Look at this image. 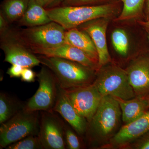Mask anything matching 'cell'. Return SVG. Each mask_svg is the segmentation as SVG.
Returning <instances> with one entry per match:
<instances>
[{
    "label": "cell",
    "instance_id": "obj_16",
    "mask_svg": "<svg viewBox=\"0 0 149 149\" xmlns=\"http://www.w3.org/2000/svg\"><path fill=\"white\" fill-rule=\"evenodd\" d=\"M65 42L66 44L83 51L98 63V55L95 44L90 35L84 30L78 27L66 30Z\"/></svg>",
    "mask_w": 149,
    "mask_h": 149
},
{
    "label": "cell",
    "instance_id": "obj_28",
    "mask_svg": "<svg viewBox=\"0 0 149 149\" xmlns=\"http://www.w3.org/2000/svg\"><path fill=\"white\" fill-rule=\"evenodd\" d=\"M24 68L18 65H12L11 66L8 68L7 73L10 77H21Z\"/></svg>",
    "mask_w": 149,
    "mask_h": 149
},
{
    "label": "cell",
    "instance_id": "obj_13",
    "mask_svg": "<svg viewBox=\"0 0 149 149\" xmlns=\"http://www.w3.org/2000/svg\"><path fill=\"white\" fill-rule=\"evenodd\" d=\"M35 54L56 57L79 63L96 71L98 70V63L83 51L69 44H63L56 47L46 49H29Z\"/></svg>",
    "mask_w": 149,
    "mask_h": 149
},
{
    "label": "cell",
    "instance_id": "obj_14",
    "mask_svg": "<svg viewBox=\"0 0 149 149\" xmlns=\"http://www.w3.org/2000/svg\"><path fill=\"white\" fill-rule=\"evenodd\" d=\"M149 133V111L133 122L125 124L110 140L113 146L128 145Z\"/></svg>",
    "mask_w": 149,
    "mask_h": 149
},
{
    "label": "cell",
    "instance_id": "obj_30",
    "mask_svg": "<svg viewBox=\"0 0 149 149\" xmlns=\"http://www.w3.org/2000/svg\"><path fill=\"white\" fill-rule=\"evenodd\" d=\"M146 21H149V0H146L144 8Z\"/></svg>",
    "mask_w": 149,
    "mask_h": 149
},
{
    "label": "cell",
    "instance_id": "obj_32",
    "mask_svg": "<svg viewBox=\"0 0 149 149\" xmlns=\"http://www.w3.org/2000/svg\"><path fill=\"white\" fill-rule=\"evenodd\" d=\"M138 23L143 28V29H149V21L140 20L138 21Z\"/></svg>",
    "mask_w": 149,
    "mask_h": 149
},
{
    "label": "cell",
    "instance_id": "obj_12",
    "mask_svg": "<svg viewBox=\"0 0 149 149\" xmlns=\"http://www.w3.org/2000/svg\"><path fill=\"white\" fill-rule=\"evenodd\" d=\"M136 96L149 95V54L145 53L132 60L125 69Z\"/></svg>",
    "mask_w": 149,
    "mask_h": 149
},
{
    "label": "cell",
    "instance_id": "obj_23",
    "mask_svg": "<svg viewBox=\"0 0 149 149\" xmlns=\"http://www.w3.org/2000/svg\"><path fill=\"white\" fill-rule=\"evenodd\" d=\"M8 149H43L38 135L27 136L17 142L10 144L6 148Z\"/></svg>",
    "mask_w": 149,
    "mask_h": 149
},
{
    "label": "cell",
    "instance_id": "obj_31",
    "mask_svg": "<svg viewBox=\"0 0 149 149\" xmlns=\"http://www.w3.org/2000/svg\"><path fill=\"white\" fill-rule=\"evenodd\" d=\"M137 148L140 149H149V139L140 144Z\"/></svg>",
    "mask_w": 149,
    "mask_h": 149
},
{
    "label": "cell",
    "instance_id": "obj_6",
    "mask_svg": "<svg viewBox=\"0 0 149 149\" xmlns=\"http://www.w3.org/2000/svg\"><path fill=\"white\" fill-rule=\"evenodd\" d=\"M66 31L60 24L52 21L13 32L15 37L29 49H46L65 44Z\"/></svg>",
    "mask_w": 149,
    "mask_h": 149
},
{
    "label": "cell",
    "instance_id": "obj_24",
    "mask_svg": "<svg viewBox=\"0 0 149 149\" xmlns=\"http://www.w3.org/2000/svg\"><path fill=\"white\" fill-rule=\"evenodd\" d=\"M117 0H63L62 6H92L108 3Z\"/></svg>",
    "mask_w": 149,
    "mask_h": 149
},
{
    "label": "cell",
    "instance_id": "obj_22",
    "mask_svg": "<svg viewBox=\"0 0 149 149\" xmlns=\"http://www.w3.org/2000/svg\"><path fill=\"white\" fill-rule=\"evenodd\" d=\"M111 40L115 50L120 55L125 56L128 53L130 41L127 32L121 28H117L112 32Z\"/></svg>",
    "mask_w": 149,
    "mask_h": 149
},
{
    "label": "cell",
    "instance_id": "obj_2",
    "mask_svg": "<svg viewBox=\"0 0 149 149\" xmlns=\"http://www.w3.org/2000/svg\"><path fill=\"white\" fill-rule=\"evenodd\" d=\"M37 57L41 64L53 72L60 87L65 91L90 85L95 79L97 71L77 62L40 55Z\"/></svg>",
    "mask_w": 149,
    "mask_h": 149
},
{
    "label": "cell",
    "instance_id": "obj_17",
    "mask_svg": "<svg viewBox=\"0 0 149 149\" xmlns=\"http://www.w3.org/2000/svg\"><path fill=\"white\" fill-rule=\"evenodd\" d=\"M116 98V97H115ZM121 111V118L125 124L133 122L139 118L148 108L146 97H138L128 100L116 98Z\"/></svg>",
    "mask_w": 149,
    "mask_h": 149
},
{
    "label": "cell",
    "instance_id": "obj_4",
    "mask_svg": "<svg viewBox=\"0 0 149 149\" xmlns=\"http://www.w3.org/2000/svg\"><path fill=\"white\" fill-rule=\"evenodd\" d=\"M109 64L98 70L93 82L102 97L111 96L123 100L136 97L125 69Z\"/></svg>",
    "mask_w": 149,
    "mask_h": 149
},
{
    "label": "cell",
    "instance_id": "obj_29",
    "mask_svg": "<svg viewBox=\"0 0 149 149\" xmlns=\"http://www.w3.org/2000/svg\"><path fill=\"white\" fill-rule=\"evenodd\" d=\"M8 21L5 16L1 11L0 14V32L1 35L4 34L8 31Z\"/></svg>",
    "mask_w": 149,
    "mask_h": 149
},
{
    "label": "cell",
    "instance_id": "obj_7",
    "mask_svg": "<svg viewBox=\"0 0 149 149\" xmlns=\"http://www.w3.org/2000/svg\"><path fill=\"white\" fill-rule=\"evenodd\" d=\"M37 77L39 88L24 104V108L30 111L52 110L58 95L57 80L53 72L45 65L37 74Z\"/></svg>",
    "mask_w": 149,
    "mask_h": 149
},
{
    "label": "cell",
    "instance_id": "obj_34",
    "mask_svg": "<svg viewBox=\"0 0 149 149\" xmlns=\"http://www.w3.org/2000/svg\"><path fill=\"white\" fill-rule=\"evenodd\" d=\"M147 101H148V107H149V95L148 96V97H147Z\"/></svg>",
    "mask_w": 149,
    "mask_h": 149
},
{
    "label": "cell",
    "instance_id": "obj_27",
    "mask_svg": "<svg viewBox=\"0 0 149 149\" xmlns=\"http://www.w3.org/2000/svg\"><path fill=\"white\" fill-rule=\"evenodd\" d=\"M46 9L54 8L61 6L63 0H35Z\"/></svg>",
    "mask_w": 149,
    "mask_h": 149
},
{
    "label": "cell",
    "instance_id": "obj_26",
    "mask_svg": "<svg viewBox=\"0 0 149 149\" xmlns=\"http://www.w3.org/2000/svg\"><path fill=\"white\" fill-rule=\"evenodd\" d=\"M36 77H37V74L31 69V68H24L21 76V80L22 81L27 83H32L35 82Z\"/></svg>",
    "mask_w": 149,
    "mask_h": 149
},
{
    "label": "cell",
    "instance_id": "obj_5",
    "mask_svg": "<svg viewBox=\"0 0 149 149\" xmlns=\"http://www.w3.org/2000/svg\"><path fill=\"white\" fill-rule=\"evenodd\" d=\"M40 111L23 109L1 124L0 148H6L27 136L38 135L40 131Z\"/></svg>",
    "mask_w": 149,
    "mask_h": 149
},
{
    "label": "cell",
    "instance_id": "obj_15",
    "mask_svg": "<svg viewBox=\"0 0 149 149\" xmlns=\"http://www.w3.org/2000/svg\"><path fill=\"white\" fill-rule=\"evenodd\" d=\"M52 110L58 113L78 134L86 132L88 123L78 114L70 100L66 92L59 85L58 95Z\"/></svg>",
    "mask_w": 149,
    "mask_h": 149
},
{
    "label": "cell",
    "instance_id": "obj_25",
    "mask_svg": "<svg viewBox=\"0 0 149 149\" xmlns=\"http://www.w3.org/2000/svg\"><path fill=\"white\" fill-rule=\"evenodd\" d=\"M65 139L66 148L69 149H79L81 144L79 138L67 125L65 126Z\"/></svg>",
    "mask_w": 149,
    "mask_h": 149
},
{
    "label": "cell",
    "instance_id": "obj_11",
    "mask_svg": "<svg viewBox=\"0 0 149 149\" xmlns=\"http://www.w3.org/2000/svg\"><path fill=\"white\" fill-rule=\"evenodd\" d=\"M111 19L109 17L96 19L77 27L87 32L93 40L98 55L99 69L109 64L112 61L108 49L106 38L107 29Z\"/></svg>",
    "mask_w": 149,
    "mask_h": 149
},
{
    "label": "cell",
    "instance_id": "obj_21",
    "mask_svg": "<svg viewBox=\"0 0 149 149\" xmlns=\"http://www.w3.org/2000/svg\"><path fill=\"white\" fill-rule=\"evenodd\" d=\"M29 0H5L3 13L10 22L19 20L27 10Z\"/></svg>",
    "mask_w": 149,
    "mask_h": 149
},
{
    "label": "cell",
    "instance_id": "obj_9",
    "mask_svg": "<svg viewBox=\"0 0 149 149\" xmlns=\"http://www.w3.org/2000/svg\"><path fill=\"white\" fill-rule=\"evenodd\" d=\"M1 48L5 55V61L12 65L32 68L40 64L37 56L32 53L9 30L1 35Z\"/></svg>",
    "mask_w": 149,
    "mask_h": 149
},
{
    "label": "cell",
    "instance_id": "obj_33",
    "mask_svg": "<svg viewBox=\"0 0 149 149\" xmlns=\"http://www.w3.org/2000/svg\"><path fill=\"white\" fill-rule=\"evenodd\" d=\"M145 29V31H146V33L147 39H148V43L149 45V29Z\"/></svg>",
    "mask_w": 149,
    "mask_h": 149
},
{
    "label": "cell",
    "instance_id": "obj_18",
    "mask_svg": "<svg viewBox=\"0 0 149 149\" xmlns=\"http://www.w3.org/2000/svg\"><path fill=\"white\" fill-rule=\"evenodd\" d=\"M18 21L20 25L27 27L40 26L52 22L47 10L35 0H29L26 12Z\"/></svg>",
    "mask_w": 149,
    "mask_h": 149
},
{
    "label": "cell",
    "instance_id": "obj_19",
    "mask_svg": "<svg viewBox=\"0 0 149 149\" xmlns=\"http://www.w3.org/2000/svg\"><path fill=\"white\" fill-rule=\"evenodd\" d=\"M23 104L18 100L4 93L0 94V124L5 122L23 109Z\"/></svg>",
    "mask_w": 149,
    "mask_h": 149
},
{
    "label": "cell",
    "instance_id": "obj_1",
    "mask_svg": "<svg viewBox=\"0 0 149 149\" xmlns=\"http://www.w3.org/2000/svg\"><path fill=\"white\" fill-rule=\"evenodd\" d=\"M121 4L117 0L100 5L61 6L46 10L52 21L60 24L67 30L96 19L114 17L120 11Z\"/></svg>",
    "mask_w": 149,
    "mask_h": 149
},
{
    "label": "cell",
    "instance_id": "obj_3",
    "mask_svg": "<svg viewBox=\"0 0 149 149\" xmlns=\"http://www.w3.org/2000/svg\"><path fill=\"white\" fill-rule=\"evenodd\" d=\"M121 118L119 103L111 96H103L86 132L91 142L111 139L116 134Z\"/></svg>",
    "mask_w": 149,
    "mask_h": 149
},
{
    "label": "cell",
    "instance_id": "obj_20",
    "mask_svg": "<svg viewBox=\"0 0 149 149\" xmlns=\"http://www.w3.org/2000/svg\"><path fill=\"white\" fill-rule=\"evenodd\" d=\"M122 3V10L116 19L125 21L138 19L144 13L146 0H119Z\"/></svg>",
    "mask_w": 149,
    "mask_h": 149
},
{
    "label": "cell",
    "instance_id": "obj_8",
    "mask_svg": "<svg viewBox=\"0 0 149 149\" xmlns=\"http://www.w3.org/2000/svg\"><path fill=\"white\" fill-rule=\"evenodd\" d=\"M65 124L53 110L40 113L39 136L43 149H65Z\"/></svg>",
    "mask_w": 149,
    "mask_h": 149
},
{
    "label": "cell",
    "instance_id": "obj_10",
    "mask_svg": "<svg viewBox=\"0 0 149 149\" xmlns=\"http://www.w3.org/2000/svg\"><path fill=\"white\" fill-rule=\"evenodd\" d=\"M65 91L78 114L90 122L103 97L95 84Z\"/></svg>",
    "mask_w": 149,
    "mask_h": 149
}]
</instances>
